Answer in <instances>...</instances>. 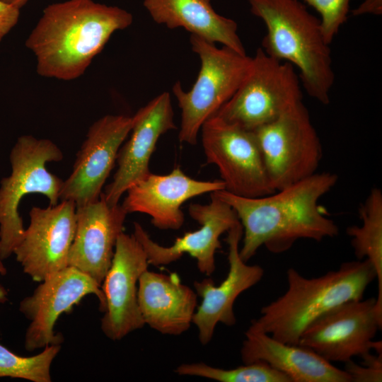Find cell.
Returning <instances> with one entry per match:
<instances>
[{"label": "cell", "instance_id": "1", "mask_svg": "<svg viewBox=\"0 0 382 382\" xmlns=\"http://www.w3.org/2000/svg\"><path fill=\"white\" fill-rule=\"evenodd\" d=\"M330 172L316 173L262 197H245L225 190L212 192L236 212L243 227L240 256L248 262L261 246L273 253L291 248L299 239L320 241L339 233L318 204L337 183Z\"/></svg>", "mask_w": 382, "mask_h": 382}, {"label": "cell", "instance_id": "2", "mask_svg": "<svg viewBox=\"0 0 382 382\" xmlns=\"http://www.w3.org/2000/svg\"><path fill=\"white\" fill-rule=\"evenodd\" d=\"M132 15L93 0L50 4L25 41L35 54L39 75L70 81L83 74L117 30L129 27Z\"/></svg>", "mask_w": 382, "mask_h": 382}, {"label": "cell", "instance_id": "3", "mask_svg": "<svg viewBox=\"0 0 382 382\" xmlns=\"http://www.w3.org/2000/svg\"><path fill=\"white\" fill-rule=\"evenodd\" d=\"M374 279L375 269L367 259L343 262L337 270L313 278L291 267L286 272V291L263 306L248 329L298 345L309 325L342 303L362 299Z\"/></svg>", "mask_w": 382, "mask_h": 382}, {"label": "cell", "instance_id": "4", "mask_svg": "<svg viewBox=\"0 0 382 382\" xmlns=\"http://www.w3.org/2000/svg\"><path fill=\"white\" fill-rule=\"evenodd\" d=\"M248 2L252 13L261 18L267 28L261 48L270 57L296 66L308 95L328 105L335 73L320 19L299 0Z\"/></svg>", "mask_w": 382, "mask_h": 382}, {"label": "cell", "instance_id": "5", "mask_svg": "<svg viewBox=\"0 0 382 382\" xmlns=\"http://www.w3.org/2000/svg\"><path fill=\"white\" fill-rule=\"evenodd\" d=\"M63 158L60 149L51 140L21 136L10 156L11 173L0 182V256L4 260L13 255L21 241L25 228L18 207L24 196L39 193L50 205L59 203L64 180L50 173L46 163Z\"/></svg>", "mask_w": 382, "mask_h": 382}, {"label": "cell", "instance_id": "6", "mask_svg": "<svg viewBox=\"0 0 382 382\" xmlns=\"http://www.w3.org/2000/svg\"><path fill=\"white\" fill-rule=\"evenodd\" d=\"M192 50L199 57L200 70L189 91L180 81L173 87L179 108L181 143L195 145L203 124L232 97L245 77L252 57L194 35L190 38Z\"/></svg>", "mask_w": 382, "mask_h": 382}, {"label": "cell", "instance_id": "7", "mask_svg": "<svg viewBox=\"0 0 382 382\" xmlns=\"http://www.w3.org/2000/svg\"><path fill=\"white\" fill-rule=\"evenodd\" d=\"M300 83L292 64L270 57L259 47L243 81L214 115L253 131L302 101Z\"/></svg>", "mask_w": 382, "mask_h": 382}, {"label": "cell", "instance_id": "8", "mask_svg": "<svg viewBox=\"0 0 382 382\" xmlns=\"http://www.w3.org/2000/svg\"><path fill=\"white\" fill-rule=\"evenodd\" d=\"M253 132L274 191L316 173L322 146L303 101Z\"/></svg>", "mask_w": 382, "mask_h": 382}, {"label": "cell", "instance_id": "9", "mask_svg": "<svg viewBox=\"0 0 382 382\" xmlns=\"http://www.w3.org/2000/svg\"><path fill=\"white\" fill-rule=\"evenodd\" d=\"M207 163L214 164L225 190L245 197L274 192L253 131L244 129L213 115L201 127Z\"/></svg>", "mask_w": 382, "mask_h": 382}, {"label": "cell", "instance_id": "10", "mask_svg": "<svg viewBox=\"0 0 382 382\" xmlns=\"http://www.w3.org/2000/svg\"><path fill=\"white\" fill-rule=\"evenodd\" d=\"M381 327L376 298H362L342 303L316 320L302 332L298 345L331 363H346L373 349L382 352L381 341H373Z\"/></svg>", "mask_w": 382, "mask_h": 382}, {"label": "cell", "instance_id": "11", "mask_svg": "<svg viewBox=\"0 0 382 382\" xmlns=\"http://www.w3.org/2000/svg\"><path fill=\"white\" fill-rule=\"evenodd\" d=\"M32 295L19 303V311L30 321L25 331L24 347L28 352L50 345H61L62 334L54 332L59 317L70 312L87 295H95L101 312L105 296L101 286L91 277L68 266L40 282Z\"/></svg>", "mask_w": 382, "mask_h": 382}, {"label": "cell", "instance_id": "12", "mask_svg": "<svg viewBox=\"0 0 382 382\" xmlns=\"http://www.w3.org/2000/svg\"><path fill=\"white\" fill-rule=\"evenodd\" d=\"M76 209L74 202L69 200L46 208H31L30 224L13 254L33 280L40 282L69 266Z\"/></svg>", "mask_w": 382, "mask_h": 382}, {"label": "cell", "instance_id": "13", "mask_svg": "<svg viewBox=\"0 0 382 382\" xmlns=\"http://www.w3.org/2000/svg\"><path fill=\"white\" fill-rule=\"evenodd\" d=\"M147 256L132 233L122 232L116 241L111 265L101 284L105 296L101 330L111 340H120L144 327L138 303V282L148 270Z\"/></svg>", "mask_w": 382, "mask_h": 382}, {"label": "cell", "instance_id": "14", "mask_svg": "<svg viewBox=\"0 0 382 382\" xmlns=\"http://www.w3.org/2000/svg\"><path fill=\"white\" fill-rule=\"evenodd\" d=\"M132 127V117L122 115H107L92 124L64 180L60 201H72L78 207L99 199Z\"/></svg>", "mask_w": 382, "mask_h": 382}, {"label": "cell", "instance_id": "15", "mask_svg": "<svg viewBox=\"0 0 382 382\" xmlns=\"http://www.w3.org/2000/svg\"><path fill=\"white\" fill-rule=\"evenodd\" d=\"M188 212L200 228L185 233L170 246L154 241L137 222L134 223L133 234L144 249L149 265H166L188 254L196 260L199 271L210 276L216 270V252L221 248L220 236L239 219L234 209L212 192L208 204H190Z\"/></svg>", "mask_w": 382, "mask_h": 382}, {"label": "cell", "instance_id": "16", "mask_svg": "<svg viewBox=\"0 0 382 382\" xmlns=\"http://www.w3.org/2000/svg\"><path fill=\"white\" fill-rule=\"evenodd\" d=\"M176 129L171 98L168 92L159 94L132 116L130 137L117 154V170L112 181L102 192L108 204H119L129 187L151 173L149 162L158 139Z\"/></svg>", "mask_w": 382, "mask_h": 382}, {"label": "cell", "instance_id": "17", "mask_svg": "<svg viewBox=\"0 0 382 382\" xmlns=\"http://www.w3.org/2000/svg\"><path fill=\"white\" fill-rule=\"evenodd\" d=\"M242 236L243 227L239 221L227 231L229 269L226 277L219 286L209 278L194 283L195 292L202 298V302L197 306L192 323L197 328L202 345L212 340L218 323L232 326L236 323L233 311L235 301L263 277L262 267L248 265L241 257L239 245Z\"/></svg>", "mask_w": 382, "mask_h": 382}, {"label": "cell", "instance_id": "18", "mask_svg": "<svg viewBox=\"0 0 382 382\" xmlns=\"http://www.w3.org/2000/svg\"><path fill=\"white\" fill-rule=\"evenodd\" d=\"M225 190L221 180H199L187 175L180 167L166 175L150 173L126 191L122 204L129 213L149 215L151 224L161 230H178L185 221L181 207L197 196Z\"/></svg>", "mask_w": 382, "mask_h": 382}, {"label": "cell", "instance_id": "19", "mask_svg": "<svg viewBox=\"0 0 382 382\" xmlns=\"http://www.w3.org/2000/svg\"><path fill=\"white\" fill-rule=\"evenodd\" d=\"M127 214L122 204H108L102 192L98 200L76 207L69 266L86 274L101 286L111 265L117 238L124 232Z\"/></svg>", "mask_w": 382, "mask_h": 382}, {"label": "cell", "instance_id": "20", "mask_svg": "<svg viewBox=\"0 0 382 382\" xmlns=\"http://www.w3.org/2000/svg\"><path fill=\"white\" fill-rule=\"evenodd\" d=\"M243 364L264 361L289 378L291 382H352L345 370L333 366L313 350L291 345L249 329L241 349Z\"/></svg>", "mask_w": 382, "mask_h": 382}, {"label": "cell", "instance_id": "21", "mask_svg": "<svg viewBox=\"0 0 382 382\" xmlns=\"http://www.w3.org/2000/svg\"><path fill=\"white\" fill-rule=\"evenodd\" d=\"M137 297L144 324L163 335H180L192 323L197 294L175 274L146 270L139 279Z\"/></svg>", "mask_w": 382, "mask_h": 382}, {"label": "cell", "instance_id": "22", "mask_svg": "<svg viewBox=\"0 0 382 382\" xmlns=\"http://www.w3.org/2000/svg\"><path fill=\"white\" fill-rule=\"evenodd\" d=\"M144 6L158 24L183 28L191 35L246 54L237 23L217 13L210 0H144Z\"/></svg>", "mask_w": 382, "mask_h": 382}, {"label": "cell", "instance_id": "23", "mask_svg": "<svg viewBox=\"0 0 382 382\" xmlns=\"http://www.w3.org/2000/svg\"><path fill=\"white\" fill-rule=\"evenodd\" d=\"M361 226L347 229L358 260L367 259L374 266L378 283L376 308L382 314V192L373 188L359 209Z\"/></svg>", "mask_w": 382, "mask_h": 382}, {"label": "cell", "instance_id": "24", "mask_svg": "<svg viewBox=\"0 0 382 382\" xmlns=\"http://www.w3.org/2000/svg\"><path fill=\"white\" fill-rule=\"evenodd\" d=\"M175 372L180 376H199L219 382H291L285 374L261 361L231 369L213 367L203 362L183 364Z\"/></svg>", "mask_w": 382, "mask_h": 382}, {"label": "cell", "instance_id": "25", "mask_svg": "<svg viewBox=\"0 0 382 382\" xmlns=\"http://www.w3.org/2000/svg\"><path fill=\"white\" fill-rule=\"evenodd\" d=\"M61 345H50L32 357L17 355L0 344V378H21L33 382H50L52 363Z\"/></svg>", "mask_w": 382, "mask_h": 382}, {"label": "cell", "instance_id": "26", "mask_svg": "<svg viewBox=\"0 0 382 382\" xmlns=\"http://www.w3.org/2000/svg\"><path fill=\"white\" fill-rule=\"evenodd\" d=\"M303 1L320 13L323 34L326 42L330 45L347 19L352 0Z\"/></svg>", "mask_w": 382, "mask_h": 382}, {"label": "cell", "instance_id": "27", "mask_svg": "<svg viewBox=\"0 0 382 382\" xmlns=\"http://www.w3.org/2000/svg\"><path fill=\"white\" fill-rule=\"evenodd\" d=\"M361 364L352 360L345 363V371L350 376L352 382H381L382 353L373 354L369 352L360 357Z\"/></svg>", "mask_w": 382, "mask_h": 382}, {"label": "cell", "instance_id": "28", "mask_svg": "<svg viewBox=\"0 0 382 382\" xmlns=\"http://www.w3.org/2000/svg\"><path fill=\"white\" fill-rule=\"evenodd\" d=\"M20 9L0 1V42L16 25Z\"/></svg>", "mask_w": 382, "mask_h": 382}, {"label": "cell", "instance_id": "29", "mask_svg": "<svg viewBox=\"0 0 382 382\" xmlns=\"http://www.w3.org/2000/svg\"><path fill=\"white\" fill-rule=\"evenodd\" d=\"M354 16L364 14L381 15L382 0H364V1L356 8L352 11Z\"/></svg>", "mask_w": 382, "mask_h": 382}, {"label": "cell", "instance_id": "30", "mask_svg": "<svg viewBox=\"0 0 382 382\" xmlns=\"http://www.w3.org/2000/svg\"><path fill=\"white\" fill-rule=\"evenodd\" d=\"M2 2H4L7 4L13 6L18 8H21L23 6L28 0H0Z\"/></svg>", "mask_w": 382, "mask_h": 382}, {"label": "cell", "instance_id": "31", "mask_svg": "<svg viewBox=\"0 0 382 382\" xmlns=\"http://www.w3.org/2000/svg\"><path fill=\"white\" fill-rule=\"evenodd\" d=\"M7 273V270L6 268V267L4 266V263H3V260L1 258V256H0V275H6Z\"/></svg>", "mask_w": 382, "mask_h": 382}]
</instances>
